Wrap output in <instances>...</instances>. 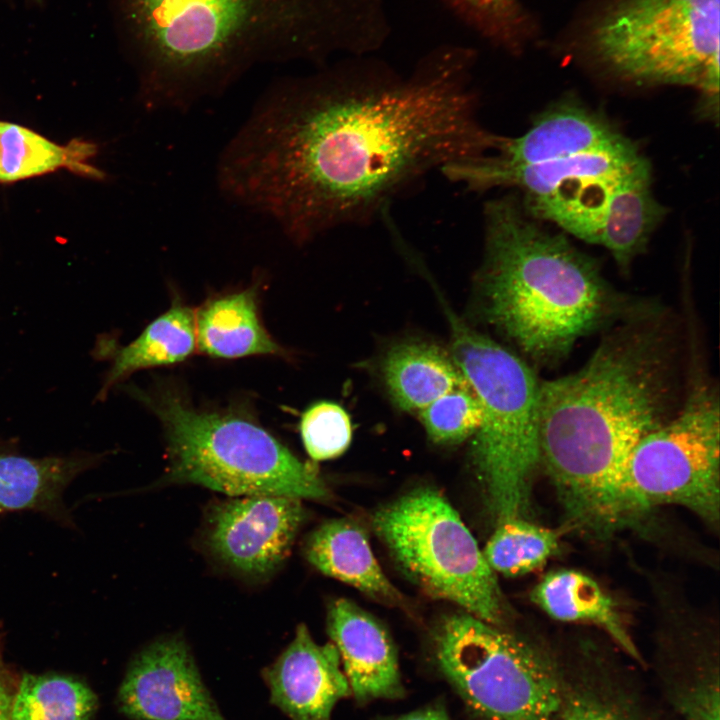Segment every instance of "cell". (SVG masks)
Returning <instances> with one entry per match:
<instances>
[{"label":"cell","mask_w":720,"mask_h":720,"mask_svg":"<svg viewBox=\"0 0 720 720\" xmlns=\"http://www.w3.org/2000/svg\"><path fill=\"white\" fill-rule=\"evenodd\" d=\"M152 108L185 107L258 62L319 56L332 0H118Z\"/></svg>","instance_id":"obj_3"},{"label":"cell","mask_w":720,"mask_h":720,"mask_svg":"<svg viewBox=\"0 0 720 720\" xmlns=\"http://www.w3.org/2000/svg\"><path fill=\"white\" fill-rule=\"evenodd\" d=\"M301 499L246 496L213 506L206 528L210 551L234 570L270 574L287 558L303 521Z\"/></svg>","instance_id":"obj_13"},{"label":"cell","mask_w":720,"mask_h":720,"mask_svg":"<svg viewBox=\"0 0 720 720\" xmlns=\"http://www.w3.org/2000/svg\"><path fill=\"white\" fill-rule=\"evenodd\" d=\"M195 348L194 312L175 299L171 307L151 322L134 341L114 353L98 399H104L116 383L131 373L183 361Z\"/></svg>","instance_id":"obj_23"},{"label":"cell","mask_w":720,"mask_h":720,"mask_svg":"<svg viewBox=\"0 0 720 720\" xmlns=\"http://www.w3.org/2000/svg\"><path fill=\"white\" fill-rule=\"evenodd\" d=\"M94 463L88 455L36 458L0 451V513L35 510L65 518L66 487Z\"/></svg>","instance_id":"obj_19"},{"label":"cell","mask_w":720,"mask_h":720,"mask_svg":"<svg viewBox=\"0 0 720 720\" xmlns=\"http://www.w3.org/2000/svg\"><path fill=\"white\" fill-rule=\"evenodd\" d=\"M373 526L401 571L424 593L487 623H504L507 610L495 572L441 493L413 490L380 508Z\"/></svg>","instance_id":"obj_7"},{"label":"cell","mask_w":720,"mask_h":720,"mask_svg":"<svg viewBox=\"0 0 720 720\" xmlns=\"http://www.w3.org/2000/svg\"><path fill=\"white\" fill-rule=\"evenodd\" d=\"M624 138L599 114L568 103L544 113L519 137L499 135L484 156L503 166L536 165L606 148Z\"/></svg>","instance_id":"obj_16"},{"label":"cell","mask_w":720,"mask_h":720,"mask_svg":"<svg viewBox=\"0 0 720 720\" xmlns=\"http://www.w3.org/2000/svg\"><path fill=\"white\" fill-rule=\"evenodd\" d=\"M13 692L8 681L0 639V720H10Z\"/></svg>","instance_id":"obj_32"},{"label":"cell","mask_w":720,"mask_h":720,"mask_svg":"<svg viewBox=\"0 0 720 720\" xmlns=\"http://www.w3.org/2000/svg\"><path fill=\"white\" fill-rule=\"evenodd\" d=\"M307 560L321 573L390 606L405 599L388 580L373 555L365 531L352 520L335 519L317 527L304 546Z\"/></svg>","instance_id":"obj_17"},{"label":"cell","mask_w":720,"mask_h":720,"mask_svg":"<svg viewBox=\"0 0 720 720\" xmlns=\"http://www.w3.org/2000/svg\"><path fill=\"white\" fill-rule=\"evenodd\" d=\"M650 178L648 163L627 176L613 192L604 216L598 244L609 250L622 269L646 248L664 215L652 194Z\"/></svg>","instance_id":"obj_22"},{"label":"cell","mask_w":720,"mask_h":720,"mask_svg":"<svg viewBox=\"0 0 720 720\" xmlns=\"http://www.w3.org/2000/svg\"><path fill=\"white\" fill-rule=\"evenodd\" d=\"M255 286L206 301L196 313V346L215 358L282 355L262 325Z\"/></svg>","instance_id":"obj_20"},{"label":"cell","mask_w":720,"mask_h":720,"mask_svg":"<svg viewBox=\"0 0 720 720\" xmlns=\"http://www.w3.org/2000/svg\"><path fill=\"white\" fill-rule=\"evenodd\" d=\"M719 689L718 665L709 660L676 688L674 705L683 720H720Z\"/></svg>","instance_id":"obj_30"},{"label":"cell","mask_w":720,"mask_h":720,"mask_svg":"<svg viewBox=\"0 0 720 720\" xmlns=\"http://www.w3.org/2000/svg\"><path fill=\"white\" fill-rule=\"evenodd\" d=\"M299 429L308 455L316 461L342 455L352 440L349 414L342 406L330 401L309 406L301 417Z\"/></svg>","instance_id":"obj_28"},{"label":"cell","mask_w":720,"mask_h":720,"mask_svg":"<svg viewBox=\"0 0 720 720\" xmlns=\"http://www.w3.org/2000/svg\"><path fill=\"white\" fill-rule=\"evenodd\" d=\"M481 282L489 320L530 359L553 364L584 336L624 315L593 260L544 230L512 195L483 209Z\"/></svg>","instance_id":"obj_4"},{"label":"cell","mask_w":720,"mask_h":720,"mask_svg":"<svg viewBox=\"0 0 720 720\" xmlns=\"http://www.w3.org/2000/svg\"><path fill=\"white\" fill-rule=\"evenodd\" d=\"M531 598L551 618L595 625L631 657L640 658L616 602L587 574L574 569L550 571L536 584Z\"/></svg>","instance_id":"obj_18"},{"label":"cell","mask_w":720,"mask_h":720,"mask_svg":"<svg viewBox=\"0 0 720 720\" xmlns=\"http://www.w3.org/2000/svg\"><path fill=\"white\" fill-rule=\"evenodd\" d=\"M433 647L440 671L481 720H558L562 680L528 642L468 613L444 618Z\"/></svg>","instance_id":"obj_9"},{"label":"cell","mask_w":720,"mask_h":720,"mask_svg":"<svg viewBox=\"0 0 720 720\" xmlns=\"http://www.w3.org/2000/svg\"><path fill=\"white\" fill-rule=\"evenodd\" d=\"M327 633L358 702L404 696L396 647L376 618L348 599H337L328 609Z\"/></svg>","instance_id":"obj_15"},{"label":"cell","mask_w":720,"mask_h":720,"mask_svg":"<svg viewBox=\"0 0 720 720\" xmlns=\"http://www.w3.org/2000/svg\"><path fill=\"white\" fill-rule=\"evenodd\" d=\"M720 408L711 385L695 384L680 409L634 447L624 474L632 514L682 506L705 522L720 512Z\"/></svg>","instance_id":"obj_10"},{"label":"cell","mask_w":720,"mask_h":720,"mask_svg":"<svg viewBox=\"0 0 720 720\" xmlns=\"http://www.w3.org/2000/svg\"><path fill=\"white\" fill-rule=\"evenodd\" d=\"M464 72L278 82L222 152L218 185L295 243L367 224L432 170L493 149Z\"/></svg>","instance_id":"obj_1"},{"label":"cell","mask_w":720,"mask_h":720,"mask_svg":"<svg viewBox=\"0 0 720 720\" xmlns=\"http://www.w3.org/2000/svg\"><path fill=\"white\" fill-rule=\"evenodd\" d=\"M262 675L271 703L291 720H331L335 705L351 694L335 646L317 644L305 624Z\"/></svg>","instance_id":"obj_14"},{"label":"cell","mask_w":720,"mask_h":720,"mask_svg":"<svg viewBox=\"0 0 720 720\" xmlns=\"http://www.w3.org/2000/svg\"><path fill=\"white\" fill-rule=\"evenodd\" d=\"M720 0H624L597 25V55L638 83L719 88Z\"/></svg>","instance_id":"obj_8"},{"label":"cell","mask_w":720,"mask_h":720,"mask_svg":"<svg viewBox=\"0 0 720 720\" xmlns=\"http://www.w3.org/2000/svg\"><path fill=\"white\" fill-rule=\"evenodd\" d=\"M672 343L629 315L573 373L539 382L540 466L576 525L600 534L633 514L624 474L637 443L672 414Z\"/></svg>","instance_id":"obj_2"},{"label":"cell","mask_w":720,"mask_h":720,"mask_svg":"<svg viewBox=\"0 0 720 720\" xmlns=\"http://www.w3.org/2000/svg\"><path fill=\"white\" fill-rule=\"evenodd\" d=\"M388 392L402 410H421L450 390L467 384L451 354L428 343L393 347L383 363Z\"/></svg>","instance_id":"obj_21"},{"label":"cell","mask_w":720,"mask_h":720,"mask_svg":"<svg viewBox=\"0 0 720 720\" xmlns=\"http://www.w3.org/2000/svg\"><path fill=\"white\" fill-rule=\"evenodd\" d=\"M647 161L627 138L606 148L528 166H503L484 155L440 171L468 190L513 187L524 194L533 218L551 221L584 241L598 244L610 198L617 186Z\"/></svg>","instance_id":"obj_11"},{"label":"cell","mask_w":720,"mask_h":720,"mask_svg":"<svg viewBox=\"0 0 720 720\" xmlns=\"http://www.w3.org/2000/svg\"><path fill=\"white\" fill-rule=\"evenodd\" d=\"M450 354L479 399L472 462L496 524L527 514L540 467L539 382L531 368L447 310Z\"/></svg>","instance_id":"obj_5"},{"label":"cell","mask_w":720,"mask_h":720,"mask_svg":"<svg viewBox=\"0 0 720 720\" xmlns=\"http://www.w3.org/2000/svg\"><path fill=\"white\" fill-rule=\"evenodd\" d=\"M392 720H450V718L443 705L435 704Z\"/></svg>","instance_id":"obj_33"},{"label":"cell","mask_w":720,"mask_h":720,"mask_svg":"<svg viewBox=\"0 0 720 720\" xmlns=\"http://www.w3.org/2000/svg\"><path fill=\"white\" fill-rule=\"evenodd\" d=\"M428 437L437 444H457L475 435L482 408L469 383L456 387L419 410Z\"/></svg>","instance_id":"obj_27"},{"label":"cell","mask_w":720,"mask_h":720,"mask_svg":"<svg viewBox=\"0 0 720 720\" xmlns=\"http://www.w3.org/2000/svg\"><path fill=\"white\" fill-rule=\"evenodd\" d=\"M96 153L94 144L74 139L56 144L18 124L0 121V182L11 183L58 169L93 178L103 173L89 164Z\"/></svg>","instance_id":"obj_24"},{"label":"cell","mask_w":720,"mask_h":720,"mask_svg":"<svg viewBox=\"0 0 720 720\" xmlns=\"http://www.w3.org/2000/svg\"><path fill=\"white\" fill-rule=\"evenodd\" d=\"M117 705L131 720H227L206 687L186 642L165 636L130 662Z\"/></svg>","instance_id":"obj_12"},{"label":"cell","mask_w":720,"mask_h":720,"mask_svg":"<svg viewBox=\"0 0 720 720\" xmlns=\"http://www.w3.org/2000/svg\"><path fill=\"white\" fill-rule=\"evenodd\" d=\"M97 707V695L82 680L25 674L13 694L10 720H92Z\"/></svg>","instance_id":"obj_25"},{"label":"cell","mask_w":720,"mask_h":720,"mask_svg":"<svg viewBox=\"0 0 720 720\" xmlns=\"http://www.w3.org/2000/svg\"><path fill=\"white\" fill-rule=\"evenodd\" d=\"M141 399L163 426L168 480L230 496L331 497L310 465L249 417L199 410L170 389L152 396L142 393Z\"/></svg>","instance_id":"obj_6"},{"label":"cell","mask_w":720,"mask_h":720,"mask_svg":"<svg viewBox=\"0 0 720 720\" xmlns=\"http://www.w3.org/2000/svg\"><path fill=\"white\" fill-rule=\"evenodd\" d=\"M477 12L491 18L506 16L512 9V0H463Z\"/></svg>","instance_id":"obj_31"},{"label":"cell","mask_w":720,"mask_h":720,"mask_svg":"<svg viewBox=\"0 0 720 720\" xmlns=\"http://www.w3.org/2000/svg\"><path fill=\"white\" fill-rule=\"evenodd\" d=\"M559 545L555 530L514 517L496 524L482 552L494 572L512 577L541 568Z\"/></svg>","instance_id":"obj_26"},{"label":"cell","mask_w":720,"mask_h":720,"mask_svg":"<svg viewBox=\"0 0 720 720\" xmlns=\"http://www.w3.org/2000/svg\"><path fill=\"white\" fill-rule=\"evenodd\" d=\"M558 720H641L634 707L608 683L590 679L567 686L562 680Z\"/></svg>","instance_id":"obj_29"}]
</instances>
